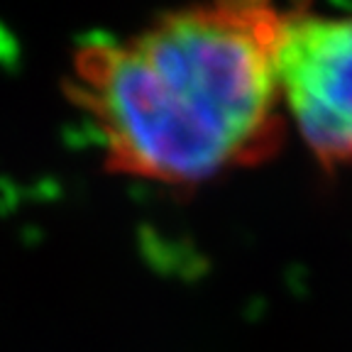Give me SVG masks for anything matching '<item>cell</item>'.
<instances>
[{"label":"cell","mask_w":352,"mask_h":352,"mask_svg":"<svg viewBox=\"0 0 352 352\" xmlns=\"http://www.w3.org/2000/svg\"><path fill=\"white\" fill-rule=\"evenodd\" d=\"M284 15L267 3H204L120 37L83 39L66 94L108 169L193 186L272 157L284 138Z\"/></svg>","instance_id":"6da1fadb"},{"label":"cell","mask_w":352,"mask_h":352,"mask_svg":"<svg viewBox=\"0 0 352 352\" xmlns=\"http://www.w3.org/2000/svg\"><path fill=\"white\" fill-rule=\"evenodd\" d=\"M281 105L325 166L352 164V15L286 12L276 52Z\"/></svg>","instance_id":"7a4b0ae2"}]
</instances>
